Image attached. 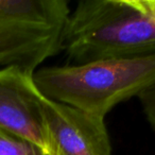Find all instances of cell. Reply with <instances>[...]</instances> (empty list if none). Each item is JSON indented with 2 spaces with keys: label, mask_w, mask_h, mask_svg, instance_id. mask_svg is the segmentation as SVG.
I'll use <instances>...</instances> for the list:
<instances>
[{
  "label": "cell",
  "mask_w": 155,
  "mask_h": 155,
  "mask_svg": "<svg viewBox=\"0 0 155 155\" xmlns=\"http://www.w3.org/2000/svg\"><path fill=\"white\" fill-rule=\"evenodd\" d=\"M62 50L77 64L155 55V0H83L70 12Z\"/></svg>",
  "instance_id": "obj_1"
},
{
  "label": "cell",
  "mask_w": 155,
  "mask_h": 155,
  "mask_svg": "<svg viewBox=\"0 0 155 155\" xmlns=\"http://www.w3.org/2000/svg\"><path fill=\"white\" fill-rule=\"evenodd\" d=\"M45 96L34 72L0 68V132L32 144L45 155H58L44 113Z\"/></svg>",
  "instance_id": "obj_4"
},
{
  "label": "cell",
  "mask_w": 155,
  "mask_h": 155,
  "mask_svg": "<svg viewBox=\"0 0 155 155\" xmlns=\"http://www.w3.org/2000/svg\"><path fill=\"white\" fill-rule=\"evenodd\" d=\"M0 155H45L32 144L0 132Z\"/></svg>",
  "instance_id": "obj_6"
},
{
  "label": "cell",
  "mask_w": 155,
  "mask_h": 155,
  "mask_svg": "<svg viewBox=\"0 0 155 155\" xmlns=\"http://www.w3.org/2000/svg\"><path fill=\"white\" fill-rule=\"evenodd\" d=\"M66 0H0V68L35 71L62 50Z\"/></svg>",
  "instance_id": "obj_3"
},
{
  "label": "cell",
  "mask_w": 155,
  "mask_h": 155,
  "mask_svg": "<svg viewBox=\"0 0 155 155\" xmlns=\"http://www.w3.org/2000/svg\"><path fill=\"white\" fill-rule=\"evenodd\" d=\"M149 123L155 131V83L138 96Z\"/></svg>",
  "instance_id": "obj_7"
},
{
  "label": "cell",
  "mask_w": 155,
  "mask_h": 155,
  "mask_svg": "<svg viewBox=\"0 0 155 155\" xmlns=\"http://www.w3.org/2000/svg\"><path fill=\"white\" fill-rule=\"evenodd\" d=\"M44 113L58 155H112L103 118L46 97Z\"/></svg>",
  "instance_id": "obj_5"
},
{
  "label": "cell",
  "mask_w": 155,
  "mask_h": 155,
  "mask_svg": "<svg viewBox=\"0 0 155 155\" xmlns=\"http://www.w3.org/2000/svg\"><path fill=\"white\" fill-rule=\"evenodd\" d=\"M34 81L48 99L104 119L154 84L155 55L38 68Z\"/></svg>",
  "instance_id": "obj_2"
}]
</instances>
